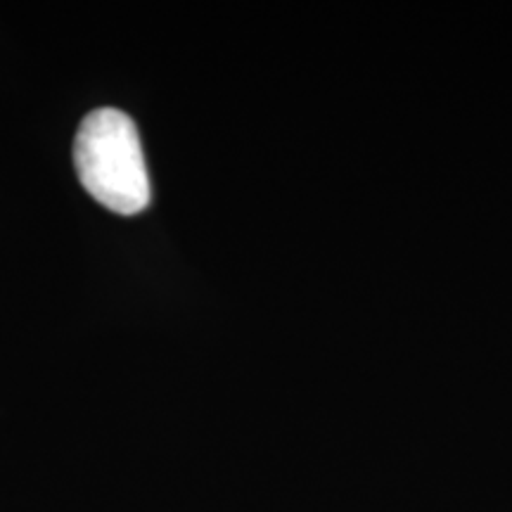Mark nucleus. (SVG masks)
<instances>
[{"label":"nucleus","instance_id":"nucleus-1","mask_svg":"<svg viewBox=\"0 0 512 512\" xmlns=\"http://www.w3.org/2000/svg\"><path fill=\"white\" fill-rule=\"evenodd\" d=\"M74 166L88 195L114 214L136 216L150 207V174L138 128L121 110L102 107L81 121Z\"/></svg>","mask_w":512,"mask_h":512}]
</instances>
